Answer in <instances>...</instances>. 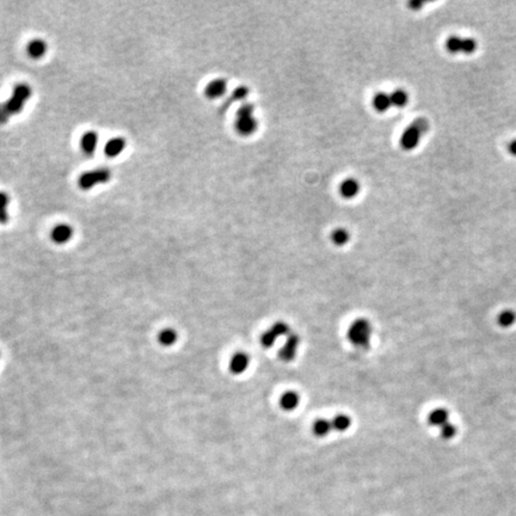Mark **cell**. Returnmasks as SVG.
I'll use <instances>...</instances> for the list:
<instances>
[{"mask_svg": "<svg viewBox=\"0 0 516 516\" xmlns=\"http://www.w3.org/2000/svg\"><path fill=\"white\" fill-rule=\"evenodd\" d=\"M372 333L373 328L367 319H356L350 325L348 330V339L352 345L361 349H366L369 346Z\"/></svg>", "mask_w": 516, "mask_h": 516, "instance_id": "obj_1", "label": "cell"}, {"mask_svg": "<svg viewBox=\"0 0 516 516\" xmlns=\"http://www.w3.org/2000/svg\"><path fill=\"white\" fill-rule=\"evenodd\" d=\"M478 48V43L473 37H460V36H449L446 40V49L448 53L457 55H472Z\"/></svg>", "mask_w": 516, "mask_h": 516, "instance_id": "obj_2", "label": "cell"}, {"mask_svg": "<svg viewBox=\"0 0 516 516\" xmlns=\"http://www.w3.org/2000/svg\"><path fill=\"white\" fill-rule=\"evenodd\" d=\"M111 178V172L109 169L99 168L96 170L86 171L79 177V186L83 190H90L98 184L108 183Z\"/></svg>", "mask_w": 516, "mask_h": 516, "instance_id": "obj_3", "label": "cell"}, {"mask_svg": "<svg viewBox=\"0 0 516 516\" xmlns=\"http://www.w3.org/2000/svg\"><path fill=\"white\" fill-rule=\"evenodd\" d=\"M299 343H300V339H299L298 335L292 333L289 334L288 336H287L285 345H283V348L280 350L279 352L280 358L285 362L292 361L293 358L295 357V355H297Z\"/></svg>", "mask_w": 516, "mask_h": 516, "instance_id": "obj_4", "label": "cell"}, {"mask_svg": "<svg viewBox=\"0 0 516 516\" xmlns=\"http://www.w3.org/2000/svg\"><path fill=\"white\" fill-rule=\"evenodd\" d=\"M422 133L417 131L412 125L406 128L404 131L403 134H401L400 138V146L403 147L405 151H411L418 146L419 141H421Z\"/></svg>", "mask_w": 516, "mask_h": 516, "instance_id": "obj_5", "label": "cell"}, {"mask_svg": "<svg viewBox=\"0 0 516 516\" xmlns=\"http://www.w3.org/2000/svg\"><path fill=\"white\" fill-rule=\"evenodd\" d=\"M73 234L74 231L71 225L59 224L53 228L50 237H52V240L55 244H57V245H63V244L68 243V241L72 239Z\"/></svg>", "mask_w": 516, "mask_h": 516, "instance_id": "obj_6", "label": "cell"}, {"mask_svg": "<svg viewBox=\"0 0 516 516\" xmlns=\"http://www.w3.org/2000/svg\"><path fill=\"white\" fill-rule=\"evenodd\" d=\"M127 149V140L125 138L115 137L107 141L104 146V155L109 158H116L121 156Z\"/></svg>", "mask_w": 516, "mask_h": 516, "instance_id": "obj_7", "label": "cell"}, {"mask_svg": "<svg viewBox=\"0 0 516 516\" xmlns=\"http://www.w3.org/2000/svg\"><path fill=\"white\" fill-rule=\"evenodd\" d=\"M99 144V135L95 131H87L80 139V147L87 156H91L97 150Z\"/></svg>", "mask_w": 516, "mask_h": 516, "instance_id": "obj_8", "label": "cell"}, {"mask_svg": "<svg viewBox=\"0 0 516 516\" xmlns=\"http://www.w3.org/2000/svg\"><path fill=\"white\" fill-rule=\"evenodd\" d=\"M47 50V42L42 40V38H34V40H31L26 44V53L34 60L41 59L42 56L46 55Z\"/></svg>", "mask_w": 516, "mask_h": 516, "instance_id": "obj_9", "label": "cell"}, {"mask_svg": "<svg viewBox=\"0 0 516 516\" xmlns=\"http://www.w3.org/2000/svg\"><path fill=\"white\" fill-rule=\"evenodd\" d=\"M250 364V357L245 352H235L229 361V369L233 374H241L247 369Z\"/></svg>", "mask_w": 516, "mask_h": 516, "instance_id": "obj_10", "label": "cell"}, {"mask_svg": "<svg viewBox=\"0 0 516 516\" xmlns=\"http://www.w3.org/2000/svg\"><path fill=\"white\" fill-rule=\"evenodd\" d=\"M258 123L253 116L250 117H237L235 121V129L241 135H251L256 132Z\"/></svg>", "mask_w": 516, "mask_h": 516, "instance_id": "obj_11", "label": "cell"}, {"mask_svg": "<svg viewBox=\"0 0 516 516\" xmlns=\"http://www.w3.org/2000/svg\"><path fill=\"white\" fill-rule=\"evenodd\" d=\"M227 90V83L224 79H214L207 84L204 93L208 98L216 99L220 98Z\"/></svg>", "mask_w": 516, "mask_h": 516, "instance_id": "obj_12", "label": "cell"}, {"mask_svg": "<svg viewBox=\"0 0 516 516\" xmlns=\"http://www.w3.org/2000/svg\"><path fill=\"white\" fill-rule=\"evenodd\" d=\"M360 191V183L355 178H346L340 185V192L344 198H352Z\"/></svg>", "mask_w": 516, "mask_h": 516, "instance_id": "obj_13", "label": "cell"}, {"mask_svg": "<svg viewBox=\"0 0 516 516\" xmlns=\"http://www.w3.org/2000/svg\"><path fill=\"white\" fill-rule=\"evenodd\" d=\"M299 403H300V397L297 392L294 391H287L286 393L282 394L281 399H280V404H281V407L286 411H293L299 406Z\"/></svg>", "mask_w": 516, "mask_h": 516, "instance_id": "obj_14", "label": "cell"}, {"mask_svg": "<svg viewBox=\"0 0 516 516\" xmlns=\"http://www.w3.org/2000/svg\"><path fill=\"white\" fill-rule=\"evenodd\" d=\"M391 105H392L391 97H390V95H387V93L379 92L374 96L373 107H374V109H375L376 111H379V113H385L386 110L390 109Z\"/></svg>", "mask_w": 516, "mask_h": 516, "instance_id": "obj_15", "label": "cell"}, {"mask_svg": "<svg viewBox=\"0 0 516 516\" xmlns=\"http://www.w3.org/2000/svg\"><path fill=\"white\" fill-rule=\"evenodd\" d=\"M428 421L431 425L435 427H443L448 423V412L445 409H435L429 413Z\"/></svg>", "mask_w": 516, "mask_h": 516, "instance_id": "obj_16", "label": "cell"}, {"mask_svg": "<svg viewBox=\"0 0 516 516\" xmlns=\"http://www.w3.org/2000/svg\"><path fill=\"white\" fill-rule=\"evenodd\" d=\"M331 429H333V424H331V421L325 418H319L316 419L315 423L312 425L313 434L318 437L327 436L329 433H330Z\"/></svg>", "mask_w": 516, "mask_h": 516, "instance_id": "obj_17", "label": "cell"}, {"mask_svg": "<svg viewBox=\"0 0 516 516\" xmlns=\"http://www.w3.org/2000/svg\"><path fill=\"white\" fill-rule=\"evenodd\" d=\"M31 95H32V90H31V87L28 85V84H24V83L16 84L13 87V90H12V96H14V97H17L18 99H20V101H23L24 103H26V102L29 101L30 97H31Z\"/></svg>", "mask_w": 516, "mask_h": 516, "instance_id": "obj_18", "label": "cell"}, {"mask_svg": "<svg viewBox=\"0 0 516 516\" xmlns=\"http://www.w3.org/2000/svg\"><path fill=\"white\" fill-rule=\"evenodd\" d=\"M178 335L176 333V330H173V329H165V330L161 331V334H159L158 336L159 343L164 346L173 345V344L176 343Z\"/></svg>", "mask_w": 516, "mask_h": 516, "instance_id": "obj_19", "label": "cell"}, {"mask_svg": "<svg viewBox=\"0 0 516 516\" xmlns=\"http://www.w3.org/2000/svg\"><path fill=\"white\" fill-rule=\"evenodd\" d=\"M331 424H333V429L336 431H345L351 425V419L346 415H337L336 417L331 419Z\"/></svg>", "mask_w": 516, "mask_h": 516, "instance_id": "obj_20", "label": "cell"}, {"mask_svg": "<svg viewBox=\"0 0 516 516\" xmlns=\"http://www.w3.org/2000/svg\"><path fill=\"white\" fill-rule=\"evenodd\" d=\"M349 239H350L349 232L346 231L345 228H336L333 233H331V240H333V243L337 246L345 245V244L349 241Z\"/></svg>", "mask_w": 516, "mask_h": 516, "instance_id": "obj_21", "label": "cell"}, {"mask_svg": "<svg viewBox=\"0 0 516 516\" xmlns=\"http://www.w3.org/2000/svg\"><path fill=\"white\" fill-rule=\"evenodd\" d=\"M390 97L392 105L398 108L405 107L407 102H409V95H407L406 91H404V90H396V91L391 93Z\"/></svg>", "mask_w": 516, "mask_h": 516, "instance_id": "obj_22", "label": "cell"}, {"mask_svg": "<svg viewBox=\"0 0 516 516\" xmlns=\"http://www.w3.org/2000/svg\"><path fill=\"white\" fill-rule=\"evenodd\" d=\"M274 334H275L276 337L280 336H288L291 334V330H289V327L283 322H276L275 324L273 325L270 329Z\"/></svg>", "mask_w": 516, "mask_h": 516, "instance_id": "obj_23", "label": "cell"}, {"mask_svg": "<svg viewBox=\"0 0 516 516\" xmlns=\"http://www.w3.org/2000/svg\"><path fill=\"white\" fill-rule=\"evenodd\" d=\"M276 339L277 337L275 336V334H274L273 331L269 329V330L265 331V333L262 335L261 341H262V344H263L264 348H271V346L275 344Z\"/></svg>", "mask_w": 516, "mask_h": 516, "instance_id": "obj_24", "label": "cell"}, {"mask_svg": "<svg viewBox=\"0 0 516 516\" xmlns=\"http://www.w3.org/2000/svg\"><path fill=\"white\" fill-rule=\"evenodd\" d=\"M515 321V315L511 311H506L502 315L500 316V323L503 325V327H509L512 325Z\"/></svg>", "mask_w": 516, "mask_h": 516, "instance_id": "obj_25", "label": "cell"}, {"mask_svg": "<svg viewBox=\"0 0 516 516\" xmlns=\"http://www.w3.org/2000/svg\"><path fill=\"white\" fill-rule=\"evenodd\" d=\"M253 115V105L250 103L243 104L237 111V117H250Z\"/></svg>", "mask_w": 516, "mask_h": 516, "instance_id": "obj_26", "label": "cell"}, {"mask_svg": "<svg viewBox=\"0 0 516 516\" xmlns=\"http://www.w3.org/2000/svg\"><path fill=\"white\" fill-rule=\"evenodd\" d=\"M412 126L415 127L417 131H419L422 134H425L428 131H429V122H428L425 119H418L416 120L415 122L412 123Z\"/></svg>", "mask_w": 516, "mask_h": 516, "instance_id": "obj_27", "label": "cell"}, {"mask_svg": "<svg viewBox=\"0 0 516 516\" xmlns=\"http://www.w3.org/2000/svg\"><path fill=\"white\" fill-rule=\"evenodd\" d=\"M11 198L6 192L0 191V213L7 212V207L10 204Z\"/></svg>", "mask_w": 516, "mask_h": 516, "instance_id": "obj_28", "label": "cell"}, {"mask_svg": "<svg viewBox=\"0 0 516 516\" xmlns=\"http://www.w3.org/2000/svg\"><path fill=\"white\" fill-rule=\"evenodd\" d=\"M441 434L445 439H451V437L454 436L455 428L451 423L445 424L443 427H441Z\"/></svg>", "mask_w": 516, "mask_h": 516, "instance_id": "obj_29", "label": "cell"}, {"mask_svg": "<svg viewBox=\"0 0 516 516\" xmlns=\"http://www.w3.org/2000/svg\"><path fill=\"white\" fill-rule=\"evenodd\" d=\"M249 89L246 86H239L238 89H235L233 92V98L234 99H244L249 95Z\"/></svg>", "mask_w": 516, "mask_h": 516, "instance_id": "obj_30", "label": "cell"}, {"mask_svg": "<svg viewBox=\"0 0 516 516\" xmlns=\"http://www.w3.org/2000/svg\"><path fill=\"white\" fill-rule=\"evenodd\" d=\"M10 113H8L7 109H6L5 103L0 104V123H6L10 119Z\"/></svg>", "mask_w": 516, "mask_h": 516, "instance_id": "obj_31", "label": "cell"}, {"mask_svg": "<svg viewBox=\"0 0 516 516\" xmlns=\"http://www.w3.org/2000/svg\"><path fill=\"white\" fill-rule=\"evenodd\" d=\"M508 151H509V153H511L513 157H515V158H516V139H514V140H512L511 143H509Z\"/></svg>", "mask_w": 516, "mask_h": 516, "instance_id": "obj_32", "label": "cell"}, {"mask_svg": "<svg viewBox=\"0 0 516 516\" xmlns=\"http://www.w3.org/2000/svg\"><path fill=\"white\" fill-rule=\"evenodd\" d=\"M422 6H423V2H421V1L410 2V7H412L413 10H418V8L422 7Z\"/></svg>", "mask_w": 516, "mask_h": 516, "instance_id": "obj_33", "label": "cell"}]
</instances>
